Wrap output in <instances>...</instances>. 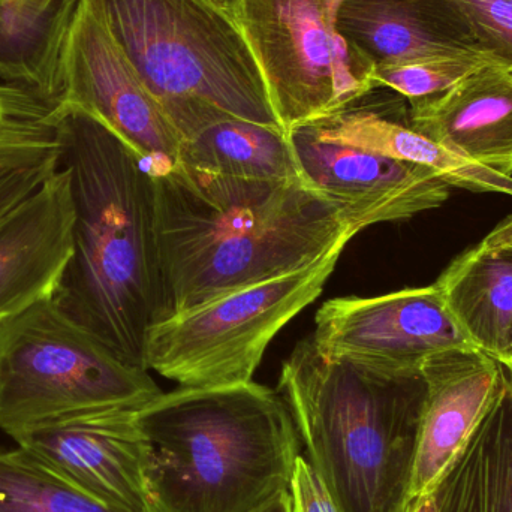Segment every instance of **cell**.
Returning a JSON list of instances; mask_svg holds the SVG:
<instances>
[{
  "label": "cell",
  "instance_id": "cell-1",
  "mask_svg": "<svg viewBox=\"0 0 512 512\" xmlns=\"http://www.w3.org/2000/svg\"><path fill=\"white\" fill-rule=\"evenodd\" d=\"M153 180L159 321L300 270L355 237L304 182L239 179L180 164Z\"/></svg>",
  "mask_w": 512,
  "mask_h": 512
},
{
  "label": "cell",
  "instance_id": "cell-2",
  "mask_svg": "<svg viewBox=\"0 0 512 512\" xmlns=\"http://www.w3.org/2000/svg\"><path fill=\"white\" fill-rule=\"evenodd\" d=\"M59 110V168L69 174L74 227L51 298L123 363L146 370L147 334L162 301L153 174L101 122Z\"/></svg>",
  "mask_w": 512,
  "mask_h": 512
},
{
  "label": "cell",
  "instance_id": "cell-3",
  "mask_svg": "<svg viewBox=\"0 0 512 512\" xmlns=\"http://www.w3.org/2000/svg\"><path fill=\"white\" fill-rule=\"evenodd\" d=\"M137 421L156 512H258L288 492L300 457L285 400L254 381L159 394Z\"/></svg>",
  "mask_w": 512,
  "mask_h": 512
},
{
  "label": "cell",
  "instance_id": "cell-4",
  "mask_svg": "<svg viewBox=\"0 0 512 512\" xmlns=\"http://www.w3.org/2000/svg\"><path fill=\"white\" fill-rule=\"evenodd\" d=\"M279 391L340 512L405 510L426 399L421 373L331 360L307 337L283 361Z\"/></svg>",
  "mask_w": 512,
  "mask_h": 512
},
{
  "label": "cell",
  "instance_id": "cell-5",
  "mask_svg": "<svg viewBox=\"0 0 512 512\" xmlns=\"http://www.w3.org/2000/svg\"><path fill=\"white\" fill-rule=\"evenodd\" d=\"M171 123L201 105L282 128L237 20L209 0H90Z\"/></svg>",
  "mask_w": 512,
  "mask_h": 512
},
{
  "label": "cell",
  "instance_id": "cell-6",
  "mask_svg": "<svg viewBox=\"0 0 512 512\" xmlns=\"http://www.w3.org/2000/svg\"><path fill=\"white\" fill-rule=\"evenodd\" d=\"M162 394L147 370L117 358L53 298L0 322V430L12 439Z\"/></svg>",
  "mask_w": 512,
  "mask_h": 512
},
{
  "label": "cell",
  "instance_id": "cell-7",
  "mask_svg": "<svg viewBox=\"0 0 512 512\" xmlns=\"http://www.w3.org/2000/svg\"><path fill=\"white\" fill-rule=\"evenodd\" d=\"M348 243L300 270L252 283L155 322L144 367L185 388L251 382L277 333L321 295Z\"/></svg>",
  "mask_w": 512,
  "mask_h": 512
},
{
  "label": "cell",
  "instance_id": "cell-8",
  "mask_svg": "<svg viewBox=\"0 0 512 512\" xmlns=\"http://www.w3.org/2000/svg\"><path fill=\"white\" fill-rule=\"evenodd\" d=\"M336 0H242L237 23L286 132L375 90V65L336 26Z\"/></svg>",
  "mask_w": 512,
  "mask_h": 512
},
{
  "label": "cell",
  "instance_id": "cell-9",
  "mask_svg": "<svg viewBox=\"0 0 512 512\" xmlns=\"http://www.w3.org/2000/svg\"><path fill=\"white\" fill-rule=\"evenodd\" d=\"M60 108L83 111L131 147L153 176L179 164L182 137L90 0H78Z\"/></svg>",
  "mask_w": 512,
  "mask_h": 512
},
{
  "label": "cell",
  "instance_id": "cell-10",
  "mask_svg": "<svg viewBox=\"0 0 512 512\" xmlns=\"http://www.w3.org/2000/svg\"><path fill=\"white\" fill-rule=\"evenodd\" d=\"M310 337L331 360L393 375L421 373L433 355L474 346L435 285L325 301Z\"/></svg>",
  "mask_w": 512,
  "mask_h": 512
},
{
  "label": "cell",
  "instance_id": "cell-11",
  "mask_svg": "<svg viewBox=\"0 0 512 512\" xmlns=\"http://www.w3.org/2000/svg\"><path fill=\"white\" fill-rule=\"evenodd\" d=\"M304 183L339 213L354 236L439 209L450 186L427 168L321 141L306 126L289 132Z\"/></svg>",
  "mask_w": 512,
  "mask_h": 512
},
{
  "label": "cell",
  "instance_id": "cell-12",
  "mask_svg": "<svg viewBox=\"0 0 512 512\" xmlns=\"http://www.w3.org/2000/svg\"><path fill=\"white\" fill-rule=\"evenodd\" d=\"M138 409H107L17 436L21 450L107 507L156 512Z\"/></svg>",
  "mask_w": 512,
  "mask_h": 512
},
{
  "label": "cell",
  "instance_id": "cell-13",
  "mask_svg": "<svg viewBox=\"0 0 512 512\" xmlns=\"http://www.w3.org/2000/svg\"><path fill=\"white\" fill-rule=\"evenodd\" d=\"M68 171H54L0 218V322L51 297L72 254Z\"/></svg>",
  "mask_w": 512,
  "mask_h": 512
},
{
  "label": "cell",
  "instance_id": "cell-14",
  "mask_svg": "<svg viewBox=\"0 0 512 512\" xmlns=\"http://www.w3.org/2000/svg\"><path fill=\"white\" fill-rule=\"evenodd\" d=\"M426 382L411 499L429 492L495 400L504 367L480 349H450L421 367Z\"/></svg>",
  "mask_w": 512,
  "mask_h": 512
},
{
  "label": "cell",
  "instance_id": "cell-15",
  "mask_svg": "<svg viewBox=\"0 0 512 512\" xmlns=\"http://www.w3.org/2000/svg\"><path fill=\"white\" fill-rule=\"evenodd\" d=\"M412 129L450 152L512 177V71L487 62L442 95L412 102Z\"/></svg>",
  "mask_w": 512,
  "mask_h": 512
},
{
  "label": "cell",
  "instance_id": "cell-16",
  "mask_svg": "<svg viewBox=\"0 0 512 512\" xmlns=\"http://www.w3.org/2000/svg\"><path fill=\"white\" fill-rule=\"evenodd\" d=\"M336 26L375 66L453 54L483 57L454 0H340Z\"/></svg>",
  "mask_w": 512,
  "mask_h": 512
},
{
  "label": "cell",
  "instance_id": "cell-17",
  "mask_svg": "<svg viewBox=\"0 0 512 512\" xmlns=\"http://www.w3.org/2000/svg\"><path fill=\"white\" fill-rule=\"evenodd\" d=\"M433 285L472 345L512 366V215L462 252Z\"/></svg>",
  "mask_w": 512,
  "mask_h": 512
},
{
  "label": "cell",
  "instance_id": "cell-18",
  "mask_svg": "<svg viewBox=\"0 0 512 512\" xmlns=\"http://www.w3.org/2000/svg\"><path fill=\"white\" fill-rule=\"evenodd\" d=\"M321 141L367 150L427 168L450 188L512 197V177H505L445 149L376 105L352 102L333 116L306 125Z\"/></svg>",
  "mask_w": 512,
  "mask_h": 512
},
{
  "label": "cell",
  "instance_id": "cell-19",
  "mask_svg": "<svg viewBox=\"0 0 512 512\" xmlns=\"http://www.w3.org/2000/svg\"><path fill=\"white\" fill-rule=\"evenodd\" d=\"M441 512H512V376L432 487Z\"/></svg>",
  "mask_w": 512,
  "mask_h": 512
},
{
  "label": "cell",
  "instance_id": "cell-20",
  "mask_svg": "<svg viewBox=\"0 0 512 512\" xmlns=\"http://www.w3.org/2000/svg\"><path fill=\"white\" fill-rule=\"evenodd\" d=\"M78 0H0V74L50 104L65 90L63 57Z\"/></svg>",
  "mask_w": 512,
  "mask_h": 512
},
{
  "label": "cell",
  "instance_id": "cell-21",
  "mask_svg": "<svg viewBox=\"0 0 512 512\" xmlns=\"http://www.w3.org/2000/svg\"><path fill=\"white\" fill-rule=\"evenodd\" d=\"M179 164L203 173L265 182H304L288 132L218 117L182 141Z\"/></svg>",
  "mask_w": 512,
  "mask_h": 512
},
{
  "label": "cell",
  "instance_id": "cell-22",
  "mask_svg": "<svg viewBox=\"0 0 512 512\" xmlns=\"http://www.w3.org/2000/svg\"><path fill=\"white\" fill-rule=\"evenodd\" d=\"M59 105L0 74V174L59 158Z\"/></svg>",
  "mask_w": 512,
  "mask_h": 512
},
{
  "label": "cell",
  "instance_id": "cell-23",
  "mask_svg": "<svg viewBox=\"0 0 512 512\" xmlns=\"http://www.w3.org/2000/svg\"><path fill=\"white\" fill-rule=\"evenodd\" d=\"M0 512H125L107 507L20 447L0 448Z\"/></svg>",
  "mask_w": 512,
  "mask_h": 512
},
{
  "label": "cell",
  "instance_id": "cell-24",
  "mask_svg": "<svg viewBox=\"0 0 512 512\" xmlns=\"http://www.w3.org/2000/svg\"><path fill=\"white\" fill-rule=\"evenodd\" d=\"M487 63L486 59L468 54L433 56L408 62L375 66L373 83L388 87L412 102L424 101L442 95L456 86L466 75Z\"/></svg>",
  "mask_w": 512,
  "mask_h": 512
},
{
  "label": "cell",
  "instance_id": "cell-25",
  "mask_svg": "<svg viewBox=\"0 0 512 512\" xmlns=\"http://www.w3.org/2000/svg\"><path fill=\"white\" fill-rule=\"evenodd\" d=\"M468 20L487 62L512 71V3L508 0H454Z\"/></svg>",
  "mask_w": 512,
  "mask_h": 512
},
{
  "label": "cell",
  "instance_id": "cell-26",
  "mask_svg": "<svg viewBox=\"0 0 512 512\" xmlns=\"http://www.w3.org/2000/svg\"><path fill=\"white\" fill-rule=\"evenodd\" d=\"M291 512H340L309 460L298 457L288 487Z\"/></svg>",
  "mask_w": 512,
  "mask_h": 512
},
{
  "label": "cell",
  "instance_id": "cell-27",
  "mask_svg": "<svg viewBox=\"0 0 512 512\" xmlns=\"http://www.w3.org/2000/svg\"><path fill=\"white\" fill-rule=\"evenodd\" d=\"M57 164L59 159H51L23 170L0 174V218L35 192L54 171H57Z\"/></svg>",
  "mask_w": 512,
  "mask_h": 512
},
{
  "label": "cell",
  "instance_id": "cell-28",
  "mask_svg": "<svg viewBox=\"0 0 512 512\" xmlns=\"http://www.w3.org/2000/svg\"><path fill=\"white\" fill-rule=\"evenodd\" d=\"M403 512H441V510H439L435 495H433L432 490H429V492L421 493V495L412 498Z\"/></svg>",
  "mask_w": 512,
  "mask_h": 512
},
{
  "label": "cell",
  "instance_id": "cell-29",
  "mask_svg": "<svg viewBox=\"0 0 512 512\" xmlns=\"http://www.w3.org/2000/svg\"><path fill=\"white\" fill-rule=\"evenodd\" d=\"M258 512H291V502H289L288 492L282 493L277 496L274 501H271L267 507L262 508Z\"/></svg>",
  "mask_w": 512,
  "mask_h": 512
},
{
  "label": "cell",
  "instance_id": "cell-30",
  "mask_svg": "<svg viewBox=\"0 0 512 512\" xmlns=\"http://www.w3.org/2000/svg\"><path fill=\"white\" fill-rule=\"evenodd\" d=\"M209 2L215 5L216 8L221 9V11H224L225 14L233 17L234 20H237V12H239L242 0H209Z\"/></svg>",
  "mask_w": 512,
  "mask_h": 512
},
{
  "label": "cell",
  "instance_id": "cell-31",
  "mask_svg": "<svg viewBox=\"0 0 512 512\" xmlns=\"http://www.w3.org/2000/svg\"><path fill=\"white\" fill-rule=\"evenodd\" d=\"M505 370H507V372L510 373V375L512 376V366L508 367V369H505Z\"/></svg>",
  "mask_w": 512,
  "mask_h": 512
},
{
  "label": "cell",
  "instance_id": "cell-32",
  "mask_svg": "<svg viewBox=\"0 0 512 512\" xmlns=\"http://www.w3.org/2000/svg\"><path fill=\"white\" fill-rule=\"evenodd\" d=\"M508 2H511V3H512V0H508Z\"/></svg>",
  "mask_w": 512,
  "mask_h": 512
},
{
  "label": "cell",
  "instance_id": "cell-33",
  "mask_svg": "<svg viewBox=\"0 0 512 512\" xmlns=\"http://www.w3.org/2000/svg\"><path fill=\"white\" fill-rule=\"evenodd\" d=\"M336 2H340V0H336Z\"/></svg>",
  "mask_w": 512,
  "mask_h": 512
}]
</instances>
